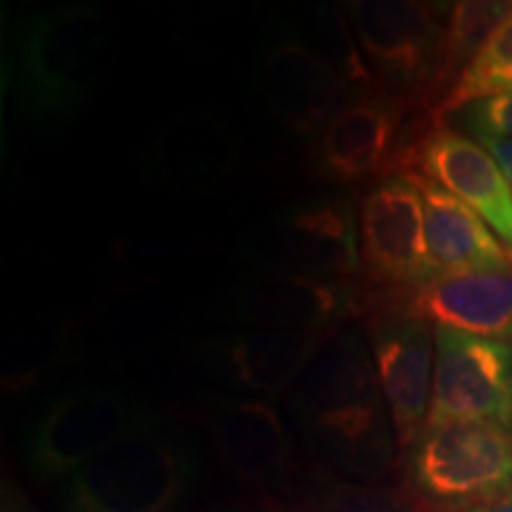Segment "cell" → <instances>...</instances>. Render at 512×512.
<instances>
[{
    "label": "cell",
    "mask_w": 512,
    "mask_h": 512,
    "mask_svg": "<svg viewBox=\"0 0 512 512\" xmlns=\"http://www.w3.org/2000/svg\"><path fill=\"white\" fill-rule=\"evenodd\" d=\"M299 434L339 477L373 482L392 465L396 434L366 332L342 328L287 394Z\"/></svg>",
    "instance_id": "cell-1"
},
{
    "label": "cell",
    "mask_w": 512,
    "mask_h": 512,
    "mask_svg": "<svg viewBox=\"0 0 512 512\" xmlns=\"http://www.w3.org/2000/svg\"><path fill=\"white\" fill-rule=\"evenodd\" d=\"M110 43V19L98 5H60L24 17L12 60L22 110L41 121L74 117L98 91Z\"/></svg>",
    "instance_id": "cell-2"
},
{
    "label": "cell",
    "mask_w": 512,
    "mask_h": 512,
    "mask_svg": "<svg viewBox=\"0 0 512 512\" xmlns=\"http://www.w3.org/2000/svg\"><path fill=\"white\" fill-rule=\"evenodd\" d=\"M195 479L181 430L155 415L62 482L69 512H174Z\"/></svg>",
    "instance_id": "cell-3"
},
{
    "label": "cell",
    "mask_w": 512,
    "mask_h": 512,
    "mask_svg": "<svg viewBox=\"0 0 512 512\" xmlns=\"http://www.w3.org/2000/svg\"><path fill=\"white\" fill-rule=\"evenodd\" d=\"M240 259L252 271L328 280L361 278L358 197L330 190L285 204L247 230Z\"/></svg>",
    "instance_id": "cell-4"
},
{
    "label": "cell",
    "mask_w": 512,
    "mask_h": 512,
    "mask_svg": "<svg viewBox=\"0 0 512 512\" xmlns=\"http://www.w3.org/2000/svg\"><path fill=\"white\" fill-rule=\"evenodd\" d=\"M406 479L413 494L434 508H477L512 489V427L503 422L425 427L406 448Z\"/></svg>",
    "instance_id": "cell-5"
},
{
    "label": "cell",
    "mask_w": 512,
    "mask_h": 512,
    "mask_svg": "<svg viewBox=\"0 0 512 512\" xmlns=\"http://www.w3.org/2000/svg\"><path fill=\"white\" fill-rule=\"evenodd\" d=\"M342 8L380 91L411 105L444 81L446 22L434 5L351 0Z\"/></svg>",
    "instance_id": "cell-6"
},
{
    "label": "cell",
    "mask_w": 512,
    "mask_h": 512,
    "mask_svg": "<svg viewBox=\"0 0 512 512\" xmlns=\"http://www.w3.org/2000/svg\"><path fill=\"white\" fill-rule=\"evenodd\" d=\"M155 415L143 401L121 389L81 384L50 401L31 422L27 460L38 477L67 482L83 465Z\"/></svg>",
    "instance_id": "cell-7"
},
{
    "label": "cell",
    "mask_w": 512,
    "mask_h": 512,
    "mask_svg": "<svg viewBox=\"0 0 512 512\" xmlns=\"http://www.w3.org/2000/svg\"><path fill=\"white\" fill-rule=\"evenodd\" d=\"M361 278L370 287L406 292L437 278L427 245L425 202L406 171L368 183L358 195Z\"/></svg>",
    "instance_id": "cell-8"
},
{
    "label": "cell",
    "mask_w": 512,
    "mask_h": 512,
    "mask_svg": "<svg viewBox=\"0 0 512 512\" xmlns=\"http://www.w3.org/2000/svg\"><path fill=\"white\" fill-rule=\"evenodd\" d=\"M373 297L354 280L252 271L223 294V313L240 328L335 332L368 316Z\"/></svg>",
    "instance_id": "cell-9"
},
{
    "label": "cell",
    "mask_w": 512,
    "mask_h": 512,
    "mask_svg": "<svg viewBox=\"0 0 512 512\" xmlns=\"http://www.w3.org/2000/svg\"><path fill=\"white\" fill-rule=\"evenodd\" d=\"M434 382L425 427L503 422L512 427V344L434 328Z\"/></svg>",
    "instance_id": "cell-10"
},
{
    "label": "cell",
    "mask_w": 512,
    "mask_h": 512,
    "mask_svg": "<svg viewBox=\"0 0 512 512\" xmlns=\"http://www.w3.org/2000/svg\"><path fill=\"white\" fill-rule=\"evenodd\" d=\"M366 339L392 415L396 446L406 451L425 430L430 413L437 358L434 325L392 306L368 313Z\"/></svg>",
    "instance_id": "cell-11"
},
{
    "label": "cell",
    "mask_w": 512,
    "mask_h": 512,
    "mask_svg": "<svg viewBox=\"0 0 512 512\" xmlns=\"http://www.w3.org/2000/svg\"><path fill=\"white\" fill-rule=\"evenodd\" d=\"M254 86L275 124L313 138L358 95L309 41L292 34L275 36L264 50Z\"/></svg>",
    "instance_id": "cell-12"
},
{
    "label": "cell",
    "mask_w": 512,
    "mask_h": 512,
    "mask_svg": "<svg viewBox=\"0 0 512 512\" xmlns=\"http://www.w3.org/2000/svg\"><path fill=\"white\" fill-rule=\"evenodd\" d=\"M408 107V102L384 91L356 95L313 138V176L347 188L392 174Z\"/></svg>",
    "instance_id": "cell-13"
},
{
    "label": "cell",
    "mask_w": 512,
    "mask_h": 512,
    "mask_svg": "<svg viewBox=\"0 0 512 512\" xmlns=\"http://www.w3.org/2000/svg\"><path fill=\"white\" fill-rule=\"evenodd\" d=\"M335 332L240 328L202 339L195 347V358L204 373L235 394L273 401L290 394Z\"/></svg>",
    "instance_id": "cell-14"
},
{
    "label": "cell",
    "mask_w": 512,
    "mask_h": 512,
    "mask_svg": "<svg viewBox=\"0 0 512 512\" xmlns=\"http://www.w3.org/2000/svg\"><path fill=\"white\" fill-rule=\"evenodd\" d=\"M197 413L221 463L242 482L278 486L292 472L294 439L273 401L240 394H204Z\"/></svg>",
    "instance_id": "cell-15"
},
{
    "label": "cell",
    "mask_w": 512,
    "mask_h": 512,
    "mask_svg": "<svg viewBox=\"0 0 512 512\" xmlns=\"http://www.w3.org/2000/svg\"><path fill=\"white\" fill-rule=\"evenodd\" d=\"M415 171L482 216L512 252V192L501 166L479 140L456 128H437L413 150Z\"/></svg>",
    "instance_id": "cell-16"
},
{
    "label": "cell",
    "mask_w": 512,
    "mask_h": 512,
    "mask_svg": "<svg viewBox=\"0 0 512 512\" xmlns=\"http://www.w3.org/2000/svg\"><path fill=\"white\" fill-rule=\"evenodd\" d=\"M401 294L399 309L434 328L512 344V266L441 273Z\"/></svg>",
    "instance_id": "cell-17"
},
{
    "label": "cell",
    "mask_w": 512,
    "mask_h": 512,
    "mask_svg": "<svg viewBox=\"0 0 512 512\" xmlns=\"http://www.w3.org/2000/svg\"><path fill=\"white\" fill-rule=\"evenodd\" d=\"M238 164V143L216 114L188 110L159 128L145 150V174L169 192L219 188Z\"/></svg>",
    "instance_id": "cell-18"
},
{
    "label": "cell",
    "mask_w": 512,
    "mask_h": 512,
    "mask_svg": "<svg viewBox=\"0 0 512 512\" xmlns=\"http://www.w3.org/2000/svg\"><path fill=\"white\" fill-rule=\"evenodd\" d=\"M406 174H411L422 192L427 245H430L432 261L439 275L512 266V252L501 245L494 230L486 226L477 211H472L467 204L415 171H406Z\"/></svg>",
    "instance_id": "cell-19"
},
{
    "label": "cell",
    "mask_w": 512,
    "mask_h": 512,
    "mask_svg": "<svg viewBox=\"0 0 512 512\" xmlns=\"http://www.w3.org/2000/svg\"><path fill=\"white\" fill-rule=\"evenodd\" d=\"M512 88V8L496 29L486 36L470 64L453 81L451 91L441 98L439 112L456 114L470 102L489 95L510 91Z\"/></svg>",
    "instance_id": "cell-20"
},
{
    "label": "cell",
    "mask_w": 512,
    "mask_h": 512,
    "mask_svg": "<svg viewBox=\"0 0 512 512\" xmlns=\"http://www.w3.org/2000/svg\"><path fill=\"white\" fill-rule=\"evenodd\" d=\"M72 337V328L64 320H60V323L53 320L43 328L19 332L12 339L8 356H5L3 387L8 392L10 389L17 392V389L31 387V384L55 373L72 354Z\"/></svg>",
    "instance_id": "cell-21"
},
{
    "label": "cell",
    "mask_w": 512,
    "mask_h": 512,
    "mask_svg": "<svg viewBox=\"0 0 512 512\" xmlns=\"http://www.w3.org/2000/svg\"><path fill=\"white\" fill-rule=\"evenodd\" d=\"M313 17H316V29H313L311 46L325 57L335 72L349 83L358 95H366L373 91H380L373 72H370L366 57H363L358 41L351 31L349 17L342 5H316L313 8Z\"/></svg>",
    "instance_id": "cell-22"
},
{
    "label": "cell",
    "mask_w": 512,
    "mask_h": 512,
    "mask_svg": "<svg viewBox=\"0 0 512 512\" xmlns=\"http://www.w3.org/2000/svg\"><path fill=\"white\" fill-rule=\"evenodd\" d=\"M306 512H418L401 491L347 477H325L306 498Z\"/></svg>",
    "instance_id": "cell-23"
},
{
    "label": "cell",
    "mask_w": 512,
    "mask_h": 512,
    "mask_svg": "<svg viewBox=\"0 0 512 512\" xmlns=\"http://www.w3.org/2000/svg\"><path fill=\"white\" fill-rule=\"evenodd\" d=\"M460 128L472 133L475 140L498 138L512 140V88L510 91L489 95L463 107L453 114Z\"/></svg>",
    "instance_id": "cell-24"
},
{
    "label": "cell",
    "mask_w": 512,
    "mask_h": 512,
    "mask_svg": "<svg viewBox=\"0 0 512 512\" xmlns=\"http://www.w3.org/2000/svg\"><path fill=\"white\" fill-rule=\"evenodd\" d=\"M486 150L494 155V159L501 166L505 181L510 185V192H512V140H498V138H484L479 140Z\"/></svg>",
    "instance_id": "cell-25"
},
{
    "label": "cell",
    "mask_w": 512,
    "mask_h": 512,
    "mask_svg": "<svg viewBox=\"0 0 512 512\" xmlns=\"http://www.w3.org/2000/svg\"><path fill=\"white\" fill-rule=\"evenodd\" d=\"M465 512H512V489H508L501 496L491 498V501L477 505V508L465 510Z\"/></svg>",
    "instance_id": "cell-26"
}]
</instances>
